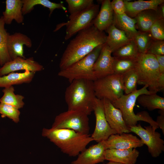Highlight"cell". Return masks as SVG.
<instances>
[{"mask_svg": "<svg viewBox=\"0 0 164 164\" xmlns=\"http://www.w3.org/2000/svg\"><path fill=\"white\" fill-rule=\"evenodd\" d=\"M107 36L93 24L78 32L68 43L60 59V70L80 60L97 46L106 43Z\"/></svg>", "mask_w": 164, "mask_h": 164, "instance_id": "6da1fadb", "label": "cell"}, {"mask_svg": "<svg viewBox=\"0 0 164 164\" xmlns=\"http://www.w3.org/2000/svg\"><path fill=\"white\" fill-rule=\"evenodd\" d=\"M42 135L54 143L63 153L71 157L77 156L94 139L84 134L67 129L43 128Z\"/></svg>", "mask_w": 164, "mask_h": 164, "instance_id": "7a4b0ae2", "label": "cell"}, {"mask_svg": "<svg viewBox=\"0 0 164 164\" xmlns=\"http://www.w3.org/2000/svg\"><path fill=\"white\" fill-rule=\"evenodd\" d=\"M70 84L65 93L68 110H81L90 114L93 111L97 98L94 81L78 79L73 80Z\"/></svg>", "mask_w": 164, "mask_h": 164, "instance_id": "3957f363", "label": "cell"}, {"mask_svg": "<svg viewBox=\"0 0 164 164\" xmlns=\"http://www.w3.org/2000/svg\"><path fill=\"white\" fill-rule=\"evenodd\" d=\"M156 93L149 91L147 86L127 94H123L111 103L115 108L121 111L126 125L129 128L137 125L138 121H144L149 123L154 130L159 128L156 121L153 120L149 113L143 111L135 114L134 108L138 97L142 94Z\"/></svg>", "mask_w": 164, "mask_h": 164, "instance_id": "277c9868", "label": "cell"}, {"mask_svg": "<svg viewBox=\"0 0 164 164\" xmlns=\"http://www.w3.org/2000/svg\"><path fill=\"white\" fill-rule=\"evenodd\" d=\"M136 58L135 69L138 76V84L146 85L149 91L157 93L160 91L159 81L161 73L155 56L139 53Z\"/></svg>", "mask_w": 164, "mask_h": 164, "instance_id": "5b68a950", "label": "cell"}, {"mask_svg": "<svg viewBox=\"0 0 164 164\" xmlns=\"http://www.w3.org/2000/svg\"><path fill=\"white\" fill-rule=\"evenodd\" d=\"M103 45L97 46L86 56L68 67L60 70L58 75L67 79L70 83L78 79L93 81L96 80L94 73L93 67Z\"/></svg>", "mask_w": 164, "mask_h": 164, "instance_id": "8992f818", "label": "cell"}, {"mask_svg": "<svg viewBox=\"0 0 164 164\" xmlns=\"http://www.w3.org/2000/svg\"><path fill=\"white\" fill-rule=\"evenodd\" d=\"M89 115L81 110H68L56 116L52 128L73 130L84 134H89Z\"/></svg>", "mask_w": 164, "mask_h": 164, "instance_id": "52a82bcc", "label": "cell"}, {"mask_svg": "<svg viewBox=\"0 0 164 164\" xmlns=\"http://www.w3.org/2000/svg\"><path fill=\"white\" fill-rule=\"evenodd\" d=\"M97 98L106 99L111 103L124 94L122 75L113 74L94 81Z\"/></svg>", "mask_w": 164, "mask_h": 164, "instance_id": "ba28073f", "label": "cell"}, {"mask_svg": "<svg viewBox=\"0 0 164 164\" xmlns=\"http://www.w3.org/2000/svg\"><path fill=\"white\" fill-rule=\"evenodd\" d=\"M99 5L94 4L83 10L71 16L67 22L62 23L61 26H66V35L65 39H69L80 30L93 24L99 10Z\"/></svg>", "mask_w": 164, "mask_h": 164, "instance_id": "9c48e42d", "label": "cell"}, {"mask_svg": "<svg viewBox=\"0 0 164 164\" xmlns=\"http://www.w3.org/2000/svg\"><path fill=\"white\" fill-rule=\"evenodd\" d=\"M143 128L140 124L130 128V132L135 133L148 147L151 156L156 158L164 151V141L161 134L154 130L151 125Z\"/></svg>", "mask_w": 164, "mask_h": 164, "instance_id": "30bf717a", "label": "cell"}, {"mask_svg": "<svg viewBox=\"0 0 164 164\" xmlns=\"http://www.w3.org/2000/svg\"><path fill=\"white\" fill-rule=\"evenodd\" d=\"M93 111L95 117L96 125L91 136L94 141L98 143L106 140L112 135L117 134L110 127L106 120L102 100L96 99Z\"/></svg>", "mask_w": 164, "mask_h": 164, "instance_id": "8fae6325", "label": "cell"}, {"mask_svg": "<svg viewBox=\"0 0 164 164\" xmlns=\"http://www.w3.org/2000/svg\"><path fill=\"white\" fill-rule=\"evenodd\" d=\"M102 100L105 116L110 127L118 134L130 132V128L126 125L121 111L109 101L104 99Z\"/></svg>", "mask_w": 164, "mask_h": 164, "instance_id": "7c38bea8", "label": "cell"}, {"mask_svg": "<svg viewBox=\"0 0 164 164\" xmlns=\"http://www.w3.org/2000/svg\"><path fill=\"white\" fill-rule=\"evenodd\" d=\"M102 142L106 149H136L144 145L140 139L129 133L112 135Z\"/></svg>", "mask_w": 164, "mask_h": 164, "instance_id": "4fadbf2b", "label": "cell"}, {"mask_svg": "<svg viewBox=\"0 0 164 164\" xmlns=\"http://www.w3.org/2000/svg\"><path fill=\"white\" fill-rule=\"evenodd\" d=\"M112 53L111 50L105 43L93 67L94 73L97 80L114 73Z\"/></svg>", "mask_w": 164, "mask_h": 164, "instance_id": "5bb4252c", "label": "cell"}, {"mask_svg": "<svg viewBox=\"0 0 164 164\" xmlns=\"http://www.w3.org/2000/svg\"><path fill=\"white\" fill-rule=\"evenodd\" d=\"M43 66L32 57L26 59L18 57L5 64L0 68V77L19 70H27L35 73L41 71Z\"/></svg>", "mask_w": 164, "mask_h": 164, "instance_id": "9a60e30c", "label": "cell"}, {"mask_svg": "<svg viewBox=\"0 0 164 164\" xmlns=\"http://www.w3.org/2000/svg\"><path fill=\"white\" fill-rule=\"evenodd\" d=\"M106 150L102 141L91 145L81 152L71 164H97L103 162Z\"/></svg>", "mask_w": 164, "mask_h": 164, "instance_id": "2e32d148", "label": "cell"}, {"mask_svg": "<svg viewBox=\"0 0 164 164\" xmlns=\"http://www.w3.org/2000/svg\"><path fill=\"white\" fill-rule=\"evenodd\" d=\"M31 48L32 45L30 38L21 32L9 34L7 46L8 51L12 60L18 57L25 58L24 56L23 46Z\"/></svg>", "mask_w": 164, "mask_h": 164, "instance_id": "e0dca14e", "label": "cell"}, {"mask_svg": "<svg viewBox=\"0 0 164 164\" xmlns=\"http://www.w3.org/2000/svg\"><path fill=\"white\" fill-rule=\"evenodd\" d=\"M139 154L136 149H109L104 152L105 160L122 164H135Z\"/></svg>", "mask_w": 164, "mask_h": 164, "instance_id": "ac0fdd59", "label": "cell"}, {"mask_svg": "<svg viewBox=\"0 0 164 164\" xmlns=\"http://www.w3.org/2000/svg\"><path fill=\"white\" fill-rule=\"evenodd\" d=\"M114 16L111 1L102 0L100 9L93 22V24L99 30L104 31L113 24Z\"/></svg>", "mask_w": 164, "mask_h": 164, "instance_id": "d6986e66", "label": "cell"}, {"mask_svg": "<svg viewBox=\"0 0 164 164\" xmlns=\"http://www.w3.org/2000/svg\"><path fill=\"white\" fill-rule=\"evenodd\" d=\"M126 9L125 13L129 16L135 18L141 12L147 10H157L158 6L164 3V0H138L134 1L124 0Z\"/></svg>", "mask_w": 164, "mask_h": 164, "instance_id": "ffe728a7", "label": "cell"}, {"mask_svg": "<svg viewBox=\"0 0 164 164\" xmlns=\"http://www.w3.org/2000/svg\"><path fill=\"white\" fill-rule=\"evenodd\" d=\"M6 8L3 12V19L5 24H11L13 20L21 23L24 20L22 12V2L21 0H6Z\"/></svg>", "mask_w": 164, "mask_h": 164, "instance_id": "44dd1931", "label": "cell"}, {"mask_svg": "<svg viewBox=\"0 0 164 164\" xmlns=\"http://www.w3.org/2000/svg\"><path fill=\"white\" fill-rule=\"evenodd\" d=\"M108 33L106 43L112 53L132 40L124 31L117 28L113 24L106 30Z\"/></svg>", "mask_w": 164, "mask_h": 164, "instance_id": "7402d4cb", "label": "cell"}, {"mask_svg": "<svg viewBox=\"0 0 164 164\" xmlns=\"http://www.w3.org/2000/svg\"><path fill=\"white\" fill-rule=\"evenodd\" d=\"M35 73L26 70L22 73L13 72L0 77V87L5 88L15 85L29 83L32 80Z\"/></svg>", "mask_w": 164, "mask_h": 164, "instance_id": "603a6c76", "label": "cell"}, {"mask_svg": "<svg viewBox=\"0 0 164 164\" xmlns=\"http://www.w3.org/2000/svg\"><path fill=\"white\" fill-rule=\"evenodd\" d=\"M136 23L135 18L129 16L125 13L121 15L114 14L113 24L117 28L125 32L131 40L138 32L136 29Z\"/></svg>", "mask_w": 164, "mask_h": 164, "instance_id": "cb8c5ba5", "label": "cell"}, {"mask_svg": "<svg viewBox=\"0 0 164 164\" xmlns=\"http://www.w3.org/2000/svg\"><path fill=\"white\" fill-rule=\"evenodd\" d=\"M134 18L136 20L139 31L149 32L154 23L157 19L162 18L157 9H149L141 12Z\"/></svg>", "mask_w": 164, "mask_h": 164, "instance_id": "d4e9b609", "label": "cell"}, {"mask_svg": "<svg viewBox=\"0 0 164 164\" xmlns=\"http://www.w3.org/2000/svg\"><path fill=\"white\" fill-rule=\"evenodd\" d=\"M22 1L23 5L22 10L23 15L30 13L36 5H41L48 8L50 11L49 16L56 9L64 10L66 9L62 3H54L48 0H22Z\"/></svg>", "mask_w": 164, "mask_h": 164, "instance_id": "484cf974", "label": "cell"}, {"mask_svg": "<svg viewBox=\"0 0 164 164\" xmlns=\"http://www.w3.org/2000/svg\"><path fill=\"white\" fill-rule=\"evenodd\" d=\"M137 101L142 106L149 111L158 109L164 111V98L156 93L141 95Z\"/></svg>", "mask_w": 164, "mask_h": 164, "instance_id": "4316f807", "label": "cell"}, {"mask_svg": "<svg viewBox=\"0 0 164 164\" xmlns=\"http://www.w3.org/2000/svg\"><path fill=\"white\" fill-rule=\"evenodd\" d=\"M3 96L0 98V103L9 104L18 109L23 107L24 105V97L20 94H16L13 86L4 88L2 91Z\"/></svg>", "mask_w": 164, "mask_h": 164, "instance_id": "83f0119b", "label": "cell"}, {"mask_svg": "<svg viewBox=\"0 0 164 164\" xmlns=\"http://www.w3.org/2000/svg\"><path fill=\"white\" fill-rule=\"evenodd\" d=\"M136 57L115 58L113 57V69L114 74L123 75L135 68L137 63Z\"/></svg>", "mask_w": 164, "mask_h": 164, "instance_id": "f1b7e54d", "label": "cell"}, {"mask_svg": "<svg viewBox=\"0 0 164 164\" xmlns=\"http://www.w3.org/2000/svg\"><path fill=\"white\" fill-rule=\"evenodd\" d=\"M5 24L2 16L0 17V66L1 67L12 60L7 46V38L9 33L5 29Z\"/></svg>", "mask_w": 164, "mask_h": 164, "instance_id": "f546056e", "label": "cell"}, {"mask_svg": "<svg viewBox=\"0 0 164 164\" xmlns=\"http://www.w3.org/2000/svg\"><path fill=\"white\" fill-rule=\"evenodd\" d=\"M138 80V73L135 68L122 75L124 92L125 94H129L137 90Z\"/></svg>", "mask_w": 164, "mask_h": 164, "instance_id": "4dcf8cb0", "label": "cell"}, {"mask_svg": "<svg viewBox=\"0 0 164 164\" xmlns=\"http://www.w3.org/2000/svg\"><path fill=\"white\" fill-rule=\"evenodd\" d=\"M112 53L114 58H124L136 57L139 53L135 43L132 40Z\"/></svg>", "mask_w": 164, "mask_h": 164, "instance_id": "1f68e13d", "label": "cell"}, {"mask_svg": "<svg viewBox=\"0 0 164 164\" xmlns=\"http://www.w3.org/2000/svg\"><path fill=\"white\" fill-rule=\"evenodd\" d=\"M153 39L149 32L138 31L132 40L135 43L139 53H146Z\"/></svg>", "mask_w": 164, "mask_h": 164, "instance_id": "d6a6232c", "label": "cell"}, {"mask_svg": "<svg viewBox=\"0 0 164 164\" xmlns=\"http://www.w3.org/2000/svg\"><path fill=\"white\" fill-rule=\"evenodd\" d=\"M65 1L68 4L69 16L73 15L94 4L93 0H66Z\"/></svg>", "mask_w": 164, "mask_h": 164, "instance_id": "836d02e7", "label": "cell"}, {"mask_svg": "<svg viewBox=\"0 0 164 164\" xmlns=\"http://www.w3.org/2000/svg\"><path fill=\"white\" fill-rule=\"evenodd\" d=\"M0 114L2 118L7 117L15 123L19 120V109L11 105L0 103Z\"/></svg>", "mask_w": 164, "mask_h": 164, "instance_id": "e575fe53", "label": "cell"}, {"mask_svg": "<svg viewBox=\"0 0 164 164\" xmlns=\"http://www.w3.org/2000/svg\"><path fill=\"white\" fill-rule=\"evenodd\" d=\"M149 32L153 39L164 40V19H157L151 27Z\"/></svg>", "mask_w": 164, "mask_h": 164, "instance_id": "d590c367", "label": "cell"}, {"mask_svg": "<svg viewBox=\"0 0 164 164\" xmlns=\"http://www.w3.org/2000/svg\"><path fill=\"white\" fill-rule=\"evenodd\" d=\"M146 53L155 56L164 55V40L153 39Z\"/></svg>", "mask_w": 164, "mask_h": 164, "instance_id": "8d00e7d4", "label": "cell"}, {"mask_svg": "<svg viewBox=\"0 0 164 164\" xmlns=\"http://www.w3.org/2000/svg\"><path fill=\"white\" fill-rule=\"evenodd\" d=\"M111 5L114 14L121 15L125 13L126 9L124 0H113Z\"/></svg>", "mask_w": 164, "mask_h": 164, "instance_id": "74e56055", "label": "cell"}, {"mask_svg": "<svg viewBox=\"0 0 164 164\" xmlns=\"http://www.w3.org/2000/svg\"><path fill=\"white\" fill-rule=\"evenodd\" d=\"M160 115L157 117L156 122L158 126L164 134V111L160 110Z\"/></svg>", "mask_w": 164, "mask_h": 164, "instance_id": "f35d334b", "label": "cell"}, {"mask_svg": "<svg viewBox=\"0 0 164 164\" xmlns=\"http://www.w3.org/2000/svg\"><path fill=\"white\" fill-rule=\"evenodd\" d=\"M158 63L159 71L164 73V55L155 56Z\"/></svg>", "mask_w": 164, "mask_h": 164, "instance_id": "ab89813d", "label": "cell"}, {"mask_svg": "<svg viewBox=\"0 0 164 164\" xmlns=\"http://www.w3.org/2000/svg\"><path fill=\"white\" fill-rule=\"evenodd\" d=\"M164 3L159 5L158 7L157 10L161 17L164 19Z\"/></svg>", "mask_w": 164, "mask_h": 164, "instance_id": "60d3db41", "label": "cell"}, {"mask_svg": "<svg viewBox=\"0 0 164 164\" xmlns=\"http://www.w3.org/2000/svg\"><path fill=\"white\" fill-rule=\"evenodd\" d=\"M104 164H122L119 163H117L115 162L109 161L108 163Z\"/></svg>", "mask_w": 164, "mask_h": 164, "instance_id": "b9f144b4", "label": "cell"}, {"mask_svg": "<svg viewBox=\"0 0 164 164\" xmlns=\"http://www.w3.org/2000/svg\"><path fill=\"white\" fill-rule=\"evenodd\" d=\"M1 68L0 67V68Z\"/></svg>", "mask_w": 164, "mask_h": 164, "instance_id": "7bdbcfd3", "label": "cell"}]
</instances>
